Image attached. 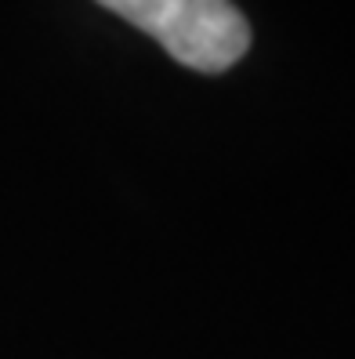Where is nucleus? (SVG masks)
Returning <instances> with one entry per match:
<instances>
[{
  "mask_svg": "<svg viewBox=\"0 0 355 359\" xmlns=\"http://www.w3.org/2000/svg\"><path fill=\"white\" fill-rule=\"evenodd\" d=\"M131 26L160 40L174 62L200 73H225L250 48V22L232 0H98Z\"/></svg>",
  "mask_w": 355,
  "mask_h": 359,
  "instance_id": "obj_1",
  "label": "nucleus"
}]
</instances>
